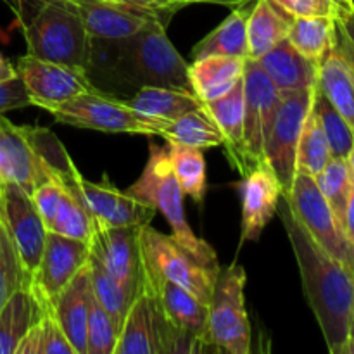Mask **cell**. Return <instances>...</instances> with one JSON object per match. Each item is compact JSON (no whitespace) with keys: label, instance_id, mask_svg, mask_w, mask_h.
Instances as JSON below:
<instances>
[{"label":"cell","instance_id":"34","mask_svg":"<svg viewBox=\"0 0 354 354\" xmlns=\"http://www.w3.org/2000/svg\"><path fill=\"white\" fill-rule=\"evenodd\" d=\"M315 182H317L322 196L325 197V201L328 203L330 209L334 211L335 218H337V221L342 227L346 207H348L354 185V176L351 169H349L348 161L346 159L332 158L327 162V166L315 176Z\"/></svg>","mask_w":354,"mask_h":354},{"label":"cell","instance_id":"14","mask_svg":"<svg viewBox=\"0 0 354 354\" xmlns=\"http://www.w3.org/2000/svg\"><path fill=\"white\" fill-rule=\"evenodd\" d=\"M0 218L9 230L28 277H33L47 237V227L33 203V197L12 182L0 185Z\"/></svg>","mask_w":354,"mask_h":354},{"label":"cell","instance_id":"38","mask_svg":"<svg viewBox=\"0 0 354 354\" xmlns=\"http://www.w3.org/2000/svg\"><path fill=\"white\" fill-rule=\"evenodd\" d=\"M120 327L106 308L95 299L92 290L86 318V353L85 354H114Z\"/></svg>","mask_w":354,"mask_h":354},{"label":"cell","instance_id":"6","mask_svg":"<svg viewBox=\"0 0 354 354\" xmlns=\"http://www.w3.org/2000/svg\"><path fill=\"white\" fill-rule=\"evenodd\" d=\"M248 275L241 265L220 270L207 304L206 342L209 348L230 354L251 351V324L245 310Z\"/></svg>","mask_w":354,"mask_h":354},{"label":"cell","instance_id":"18","mask_svg":"<svg viewBox=\"0 0 354 354\" xmlns=\"http://www.w3.org/2000/svg\"><path fill=\"white\" fill-rule=\"evenodd\" d=\"M88 254V242L47 232L40 263L28 287L52 303L57 294L75 279L76 273L86 265Z\"/></svg>","mask_w":354,"mask_h":354},{"label":"cell","instance_id":"11","mask_svg":"<svg viewBox=\"0 0 354 354\" xmlns=\"http://www.w3.org/2000/svg\"><path fill=\"white\" fill-rule=\"evenodd\" d=\"M178 335L169 328L152 294L138 286L121 324L114 354L175 353Z\"/></svg>","mask_w":354,"mask_h":354},{"label":"cell","instance_id":"36","mask_svg":"<svg viewBox=\"0 0 354 354\" xmlns=\"http://www.w3.org/2000/svg\"><path fill=\"white\" fill-rule=\"evenodd\" d=\"M330 159V149H328L324 128H322L313 107H310L303 131H301L299 145H297V169L306 171L311 176H317Z\"/></svg>","mask_w":354,"mask_h":354},{"label":"cell","instance_id":"31","mask_svg":"<svg viewBox=\"0 0 354 354\" xmlns=\"http://www.w3.org/2000/svg\"><path fill=\"white\" fill-rule=\"evenodd\" d=\"M168 156L183 196H189L196 203H203L207 189L206 159L203 149L168 142Z\"/></svg>","mask_w":354,"mask_h":354},{"label":"cell","instance_id":"48","mask_svg":"<svg viewBox=\"0 0 354 354\" xmlns=\"http://www.w3.org/2000/svg\"><path fill=\"white\" fill-rule=\"evenodd\" d=\"M337 6V9L341 10V16H348V14L354 12V0H330Z\"/></svg>","mask_w":354,"mask_h":354},{"label":"cell","instance_id":"20","mask_svg":"<svg viewBox=\"0 0 354 354\" xmlns=\"http://www.w3.org/2000/svg\"><path fill=\"white\" fill-rule=\"evenodd\" d=\"M282 197V187L266 162H259L242 175V244L261 237L265 227L277 214Z\"/></svg>","mask_w":354,"mask_h":354},{"label":"cell","instance_id":"1","mask_svg":"<svg viewBox=\"0 0 354 354\" xmlns=\"http://www.w3.org/2000/svg\"><path fill=\"white\" fill-rule=\"evenodd\" d=\"M277 213L286 227L308 304L317 317L328 351L346 354L354 315V272L311 237L283 197Z\"/></svg>","mask_w":354,"mask_h":354},{"label":"cell","instance_id":"39","mask_svg":"<svg viewBox=\"0 0 354 354\" xmlns=\"http://www.w3.org/2000/svg\"><path fill=\"white\" fill-rule=\"evenodd\" d=\"M61 196H62L61 183H59L55 178H52V176H48L47 182L38 185L37 189H35V192L31 194L35 206H37L38 213H40L47 230L50 228L52 220H54L55 213H57L59 203H61Z\"/></svg>","mask_w":354,"mask_h":354},{"label":"cell","instance_id":"32","mask_svg":"<svg viewBox=\"0 0 354 354\" xmlns=\"http://www.w3.org/2000/svg\"><path fill=\"white\" fill-rule=\"evenodd\" d=\"M287 40L306 57L320 62L335 41V17H294Z\"/></svg>","mask_w":354,"mask_h":354},{"label":"cell","instance_id":"30","mask_svg":"<svg viewBox=\"0 0 354 354\" xmlns=\"http://www.w3.org/2000/svg\"><path fill=\"white\" fill-rule=\"evenodd\" d=\"M159 137L166 142H178L197 149L223 147L225 138L216 121L204 109V106L189 111L176 120L168 121L162 127Z\"/></svg>","mask_w":354,"mask_h":354},{"label":"cell","instance_id":"27","mask_svg":"<svg viewBox=\"0 0 354 354\" xmlns=\"http://www.w3.org/2000/svg\"><path fill=\"white\" fill-rule=\"evenodd\" d=\"M251 9L245 3L239 6L227 19L218 24L192 48L194 59L207 55H235L248 59V17Z\"/></svg>","mask_w":354,"mask_h":354},{"label":"cell","instance_id":"46","mask_svg":"<svg viewBox=\"0 0 354 354\" xmlns=\"http://www.w3.org/2000/svg\"><path fill=\"white\" fill-rule=\"evenodd\" d=\"M249 0H173L176 9H183L189 3H218V6H228V7H239L242 3H248Z\"/></svg>","mask_w":354,"mask_h":354},{"label":"cell","instance_id":"21","mask_svg":"<svg viewBox=\"0 0 354 354\" xmlns=\"http://www.w3.org/2000/svg\"><path fill=\"white\" fill-rule=\"evenodd\" d=\"M204 109L216 121L225 138L223 149L241 175L252 168L244 144V76L241 82L218 99L203 102Z\"/></svg>","mask_w":354,"mask_h":354},{"label":"cell","instance_id":"33","mask_svg":"<svg viewBox=\"0 0 354 354\" xmlns=\"http://www.w3.org/2000/svg\"><path fill=\"white\" fill-rule=\"evenodd\" d=\"M315 114L320 121L324 133L327 137L328 149H330L332 158L348 159L349 152L354 147V130L351 124L346 121V118L332 106L330 100L324 95L320 88L315 85L313 100H311Z\"/></svg>","mask_w":354,"mask_h":354},{"label":"cell","instance_id":"3","mask_svg":"<svg viewBox=\"0 0 354 354\" xmlns=\"http://www.w3.org/2000/svg\"><path fill=\"white\" fill-rule=\"evenodd\" d=\"M16 14L26 54L88 71L92 41L82 17L68 0H6Z\"/></svg>","mask_w":354,"mask_h":354},{"label":"cell","instance_id":"8","mask_svg":"<svg viewBox=\"0 0 354 354\" xmlns=\"http://www.w3.org/2000/svg\"><path fill=\"white\" fill-rule=\"evenodd\" d=\"M313 90L282 93L275 121L265 140L263 161L268 165L282 187L283 196L290 192L297 171V145L304 121L310 113Z\"/></svg>","mask_w":354,"mask_h":354},{"label":"cell","instance_id":"43","mask_svg":"<svg viewBox=\"0 0 354 354\" xmlns=\"http://www.w3.org/2000/svg\"><path fill=\"white\" fill-rule=\"evenodd\" d=\"M41 339H44V325H41V313L40 318L30 327V330L24 334L17 346L16 354H40L41 353Z\"/></svg>","mask_w":354,"mask_h":354},{"label":"cell","instance_id":"41","mask_svg":"<svg viewBox=\"0 0 354 354\" xmlns=\"http://www.w3.org/2000/svg\"><path fill=\"white\" fill-rule=\"evenodd\" d=\"M334 45L354 75V12L335 17Z\"/></svg>","mask_w":354,"mask_h":354},{"label":"cell","instance_id":"49","mask_svg":"<svg viewBox=\"0 0 354 354\" xmlns=\"http://www.w3.org/2000/svg\"><path fill=\"white\" fill-rule=\"evenodd\" d=\"M346 354H354V315H353V318H351V325H349L348 346H346Z\"/></svg>","mask_w":354,"mask_h":354},{"label":"cell","instance_id":"23","mask_svg":"<svg viewBox=\"0 0 354 354\" xmlns=\"http://www.w3.org/2000/svg\"><path fill=\"white\" fill-rule=\"evenodd\" d=\"M92 282L86 265L52 301L55 318L68 335L76 354L86 353V318H88Z\"/></svg>","mask_w":354,"mask_h":354},{"label":"cell","instance_id":"15","mask_svg":"<svg viewBox=\"0 0 354 354\" xmlns=\"http://www.w3.org/2000/svg\"><path fill=\"white\" fill-rule=\"evenodd\" d=\"M75 182L80 199L92 221H99L107 227L140 228L151 223L154 216V207L145 206L127 192L118 190L107 175H104L100 182H90L76 168Z\"/></svg>","mask_w":354,"mask_h":354},{"label":"cell","instance_id":"47","mask_svg":"<svg viewBox=\"0 0 354 354\" xmlns=\"http://www.w3.org/2000/svg\"><path fill=\"white\" fill-rule=\"evenodd\" d=\"M16 76H17L16 66H14L9 59L3 57L2 52H0V83L16 78Z\"/></svg>","mask_w":354,"mask_h":354},{"label":"cell","instance_id":"35","mask_svg":"<svg viewBox=\"0 0 354 354\" xmlns=\"http://www.w3.org/2000/svg\"><path fill=\"white\" fill-rule=\"evenodd\" d=\"M86 268H88L93 296H95V299L106 308L107 313L113 317V320L116 322L118 327L121 328V324H123V318L124 315H127L128 306H130V303L133 299H131V297L128 296L127 290L114 280V277L107 272L106 266L100 263V259L97 258L92 251H90L88 254Z\"/></svg>","mask_w":354,"mask_h":354},{"label":"cell","instance_id":"42","mask_svg":"<svg viewBox=\"0 0 354 354\" xmlns=\"http://www.w3.org/2000/svg\"><path fill=\"white\" fill-rule=\"evenodd\" d=\"M31 106L30 97L19 76L0 83V114Z\"/></svg>","mask_w":354,"mask_h":354},{"label":"cell","instance_id":"44","mask_svg":"<svg viewBox=\"0 0 354 354\" xmlns=\"http://www.w3.org/2000/svg\"><path fill=\"white\" fill-rule=\"evenodd\" d=\"M118 2L130 3V6L142 7V9L152 10V12L159 14V16L165 17L166 21H169V17L176 12V7L173 3V0H118Z\"/></svg>","mask_w":354,"mask_h":354},{"label":"cell","instance_id":"26","mask_svg":"<svg viewBox=\"0 0 354 354\" xmlns=\"http://www.w3.org/2000/svg\"><path fill=\"white\" fill-rule=\"evenodd\" d=\"M317 86L354 130V75L335 45L318 64Z\"/></svg>","mask_w":354,"mask_h":354},{"label":"cell","instance_id":"29","mask_svg":"<svg viewBox=\"0 0 354 354\" xmlns=\"http://www.w3.org/2000/svg\"><path fill=\"white\" fill-rule=\"evenodd\" d=\"M38 318L40 308L30 287H21L0 310V354H16L21 339Z\"/></svg>","mask_w":354,"mask_h":354},{"label":"cell","instance_id":"12","mask_svg":"<svg viewBox=\"0 0 354 354\" xmlns=\"http://www.w3.org/2000/svg\"><path fill=\"white\" fill-rule=\"evenodd\" d=\"M282 92L268 78L258 61L245 59L244 68V144L254 168L263 161L265 140L279 111Z\"/></svg>","mask_w":354,"mask_h":354},{"label":"cell","instance_id":"25","mask_svg":"<svg viewBox=\"0 0 354 354\" xmlns=\"http://www.w3.org/2000/svg\"><path fill=\"white\" fill-rule=\"evenodd\" d=\"M290 16L275 0H256L248 17V59H259L286 40L292 26Z\"/></svg>","mask_w":354,"mask_h":354},{"label":"cell","instance_id":"28","mask_svg":"<svg viewBox=\"0 0 354 354\" xmlns=\"http://www.w3.org/2000/svg\"><path fill=\"white\" fill-rule=\"evenodd\" d=\"M127 102L138 113L169 121L203 106L194 92L173 86H140Z\"/></svg>","mask_w":354,"mask_h":354},{"label":"cell","instance_id":"37","mask_svg":"<svg viewBox=\"0 0 354 354\" xmlns=\"http://www.w3.org/2000/svg\"><path fill=\"white\" fill-rule=\"evenodd\" d=\"M28 283L30 277L24 272L16 245L10 239L6 223L0 218V310L16 290Z\"/></svg>","mask_w":354,"mask_h":354},{"label":"cell","instance_id":"4","mask_svg":"<svg viewBox=\"0 0 354 354\" xmlns=\"http://www.w3.org/2000/svg\"><path fill=\"white\" fill-rule=\"evenodd\" d=\"M124 192L145 206L161 211L171 227V237L194 258L207 266L220 268L214 249L206 241L197 237L187 223L185 211H183V192L171 169L168 149H162L156 144L149 145V158L140 178L131 183Z\"/></svg>","mask_w":354,"mask_h":354},{"label":"cell","instance_id":"2","mask_svg":"<svg viewBox=\"0 0 354 354\" xmlns=\"http://www.w3.org/2000/svg\"><path fill=\"white\" fill-rule=\"evenodd\" d=\"M99 40V38H97ZM111 48V57L104 64L114 82L127 86H173L192 92L189 82V64L178 54L166 35L162 21H152L138 33L118 40H102ZM99 57V55H92ZM88 68V69H90Z\"/></svg>","mask_w":354,"mask_h":354},{"label":"cell","instance_id":"40","mask_svg":"<svg viewBox=\"0 0 354 354\" xmlns=\"http://www.w3.org/2000/svg\"><path fill=\"white\" fill-rule=\"evenodd\" d=\"M280 7L294 17H313L328 16L339 17L341 10L330 0H275Z\"/></svg>","mask_w":354,"mask_h":354},{"label":"cell","instance_id":"7","mask_svg":"<svg viewBox=\"0 0 354 354\" xmlns=\"http://www.w3.org/2000/svg\"><path fill=\"white\" fill-rule=\"evenodd\" d=\"M138 244L142 265L147 266L154 275L183 287L199 301L209 304L220 268L204 265L171 235L161 234L149 223L138 228Z\"/></svg>","mask_w":354,"mask_h":354},{"label":"cell","instance_id":"9","mask_svg":"<svg viewBox=\"0 0 354 354\" xmlns=\"http://www.w3.org/2000/svg\"><path fill=\"white\" fill-rule=\"evenodd\" d=\"M297 220L311 237L328 252L354 272V251L325 197L318 189L315 176L297 169L290 192L283 196Z\"/></svg>","mask_w":354,"mask_h":354},{"label":"cell","instance_id":"16","mask_svg":"<svg viewBox=\"0 0 354 354\" xmlns=\"http://www.w3.org/2000/svg\"><path fill=\"white\" fill-rule=\"evenodd\" d=\"M0 168L3 182L16 183L30 196L48 180L35 127L14 124L3 114H0Z\"/></svg>","mask_w":354,"mask_h":354},{"label":"cell","instance_id":"22","mask_svg":"<svg viewBox=\"0 0 354 354\" xmlns=\"http://www.w3.org/2000/svg\"><path fill=\"white\" fill-rule=\"evenodd\" d=\"M256 61L282 93L311 90L317 85L320 62L301 54L287 38Z\"/></svg>","mask_w":354,"mask_h":354},{"label":"cell","instance_id":"24","mask_svg":"<svg viewBox=\"0 0 354 354\" xmlns=\"http://www.w3.org/2000/svg\"><path fill=\"white\" fill-rule=\"evenodd\" d=\"M245 59L235 55H207L189 64L192 92L203 102L218 99L230 92L244 76Z\"/></svg>","mask_w":354,"mask_h":354},{"label":"cell","instance_id":"17","mask_svg":"<svg viewBox=\"0 0 354 354\" xmlns=\"http://www.w3.org/2000/svg\"><path fill=\"white\" fill-rule=\"evenodd\" d=\"M90 251L133 299L140 286L142 258L137 227H107L92 221Z\"/></svg>","mask_w":354,"mask_h":354},{"label":"cell","instance_id":"13","mask_svg":"<svg viewBox=\"0 0 354 354\" xmlns=\"http://www.w3.org/2000/svg\"><path fill=\"white\" fill-rule=\"evenodd\" d=\"M17 76L23 82L31 106L59 104L95 88L88 71L61 62L45 61L31 54L16 61Z\"/></svg>","mask_w":354,"mask_h":354},{"label":"cell","instance_id":"51","mask_svg":"<svg viewBox=\"0 0 354 354\" xmlns=\"http://www.w3.org/2000/svg\"><path fill=\"white\" fill-rule=\"evenodd\" d=\"M2 182H3V178H2V168H0V185H2Z\"/></svg>","mask_w":354,"mask_h":354},{"label":"cell","instance_id":"50","mask_svg":"<svg viewBox=\"0 0 354 354\" xmlns=\"http://www.w3.org/2000/svg\"><path fill=\"white\" fill-rule=\"evenodd\" d=\"M346 161H348L349 169H351V173H353V176H354V147H353V151L349 152V156H348V159H346Z\"/></svg>","mask_w":354,"mask_h":354},{"label":"cell","instance_id":"19","mask_svg":"<svg viewBox=\"0 0 354 354\" xmlns=\"http://www.w3.org/2000/svg\"><path fill=\"white\" fill-rule=\"evenodd\" d=\"M82 17L86 31L99 40L127 38L144 30L152 21L168 23L162 16L118 0H68Z\"/></svg>","mask_w":354,"mask_h":354},{"label":"cell","instance_id":"5","mask_svg":"<svg viewBox=\"0 0 354 354\" xmlns=\"http://www.w3.org/2000/svg\"><path fill=\"white\" fill-rule=\"evenodd\" d=\"M40 109L47 111L62 124L104 133L159 135L169 120L147 116L135 111L127 100L109 95L100 88H92L73 99L59 104H45Z\"/></svg>","mask_w":354,"mask_h":354},{"label":"cell","instance_id":"10","mask_svg":"<svg viewBox=\"0 0 354 354\" xmlns=\"http://www.w3.org/2000/svg\"><path fill=\"white\" fill-rule=\"evenodd\" d=\"M140 283L152 294L159 311L173 332L185 342L189 353L209 348L206 342L207 304L183 287L154 275L142 265Z\"/></svg>","mask_w":354,"mask_h":354},{"label":"cell","instance_id":"45","mask_svg":"<svg viewBox=\"0 0 354 354\" xmlns=\"http://www.w3.org/2000/svg\"><path fill=\"white\" fill-rule=\"evenodd\" d=\"M342 228H344L346 237H348L349 244H351V248L354 251V185H353L351 197H349L348 207H346V214H344V221H342Z\"/></svg>","mask_w":354,"mask_h":354}]
</instances>
